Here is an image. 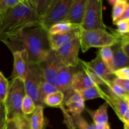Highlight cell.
<instances>
[{
  "instance_id": "1",
  "label": "cell",
  "mask_w": 129,
  "mask_h": 129,
  "mask_svg": "<svg viewBox=\"0 0 129 129\" xmlns=\"http://www.w3.org/2000/svg\"><path fill=\"white\" fill-rule=\"evenodd\" d=\"M51 0H21L2 14L0 18V42L4 43L26 28L39 26Z\"/></svg>"
},
{
  "instance_id": "2",
  "label": "cell",
  "mask_w": 129,
  "mask_h": 129,
  "mask_svg": "<svg viewBox=\"0 0 129 129\" xmlns=\"http://www.w3.org/2000/svg\"><path fill=\"white\" fill-rule=\"evenodd\" d=\"M4 44L11 53L26 50L29 65H40L44 62L51 50L48 31L40 26L26 28Z\"/></svg>"
},
{
  "instance_id": "3",
  "label": "cell",
  "mask_w": 129,
  "mask_h": 129,
  "mask_svg": "<svg viewBox=\"0 0 129 129\" xmlns=\"http://www.w3.org/2000/svg\"><path fill=\"white\" fill-rule=\"evenodd\" d=\"M81 50L86 52L91 48L112 47L121 40L116 32L110 33L107 30H84L80 28L79 35Z\"/></svg>"
},
{
  "instance_id": "4",
  "label": "cell",
  "mask_w": 129,
  "mask_h": 129,
  "mask_svg": "<svg viewBox=\"0 0 129 129\" xmlns=\"http://www.w3.org/2000/svg\"><path fill=\"white\" fill-rule=\"evenodd\" d=\"M26 96L24 81L19 78L9 81V89L5 102L7 120H13L23 114V101Z\"/></svg>"
},
{
  "instance_id": "5",
  "label": "cell",
  "mask_w": 129,
  "mask_h": 129,
  "mask_svg": "<svg viewBox=\"0 0 129 129\" xmlns=\"http://www.w3.org/2000/svg\"><path fill=\"white\" fill-rule=\"evenodd\" d=\"M73 0H51L47 11L39 21V26L47 30L67 17Z\"/></svg>"
},
{
  "instance_id": "6",
  "label": "cell",
  "mask_w": 129,
  "mask_h": 129,
  "mask_svg": "<svg viewBox=\"0 0 129 129\" xmlns=\"http://www.w3.org/2000/svg\"><path fill=\"white\" fill-rule=\"evenodd\" d=\"M80 28L84 30H107L103 19L102 0H86L84 17Z\"/></svg>"
},
{
  "instance_id": "7",
  "label": "cell",
  "mask_w": 129,
  "mask_h": 129,
  "mask_svg": "<svg viewBox=\"0 0 129 129\" xmlns=\"http://www.w3.org/2000/svg\"><path fill=\"white\" fill-rule=\"evenodd\" d=\"M79 64L83 69L88 71L98 79L100 86H104L106 82L113 81L116 78L113 73L105 64L98 53L96 57L89 62L79 59Z\"/></svg>"
},
{
  "instance_id": "8",
  "label": "cell",
  "mask_w": 129,
  "mask_h": 129,
  "mask_svg": "<svg viewBox=\"0 0 129 129\" xmlns=\"http://www.w3.org/2000/svg\"><path fill=\"white\" fill-rule=\"evenodd\" d=\"M40 65H29L28 73L24 81L26 94L31 98L36 106H44L39 100V89L44 81Z\"/></svg>"
},
{
  "instance_id": "9",
  "label": "cell",
  "mask_w": 129,
  "mask_h": 129,
  "mask_svg": "<svg viewBox=\"0 0 129 129\" xmlns=\"http://www.w3.org/2000/svg\"><path fill=\"white\" fill-rule=\"evenodd\" d=\"M81 49L79 37L55 50L62 64L68 67L76 68L79 64V52Z\"/></svg>"
},
{
  "instance_id": "10",
  "label": "cell",
  "mask_w": 129,
  "mask_h": 129,
  "mask_svg": "<svg viewBox=\"0 0 129 129\" xmlns=\"http://www.w3.org/2000/svg\"><path fill=\"white\" fill-rule=\"evenodd\" d=\"M78 67L72 68L62 65L59 69L57 76V88L62 92L64 95V103L69 97L74 93L72 89L74 74L79 69Z\"/></svg>"
},
{
  "instance_id": "11",
  "label": "cell",
  "mask_w": 129,
  "mask_h": 129,
  "mask_svg": "<svg viewBox=\"0 0 129 129\" xmlns=\"http://www.w3.org/2000/svg\"><path fill=\"white\" fill-rule=\"evenodd\" d=\"M62 65L55 50L51 49L46 60L40 64L44 81L56 87L57 76Z\"/></svg>"
},
{
  "instance_id": "12",
  "label": "cell",
  "mask_w": 129,
  "mask_h": 129,
  "mask_svg": "<svg viewBox=\"0 0 129 129\" xmlns=\"http://www.w3.org/2000/svg\"><path fill=\"white\" fill-rule=\"evenodd\" d=\"M13 57V68L10 79L19 78L23 81L26 79L28 73V54L26 50L12 52Z\"/></svg>"
},
{
  "instance_id": "13",
  "label": "cell",
  "mask_w": 129,
  "mask_h": 129,
  "mask_svg": "<svg viewBox=\"0 0 129 129\" xmlns=\"http://www.w3.org/2000/svg\"><path fill=\"white\" fill-rule=\"evenodd\" d=\"M100 93L102 99L105 101L108 106H110L113 108L119 119L122 121L123 116L128 110V102L116 95L106 86L105 89L100 86Z\"/></svg>"
},
{
  "instance_id": "14",
  "label": "cell",
  "mask_w": 129,
  "mask_h": 129,
  "mask_svg": "<svg viewBox=\"0 0 129 129\" xmlns=\"http://www.w3.org/2000/svg\"><path fill=\"white\" fill-rule=\"evenodd\" d=\"M94 86H100L98 79L86 69L79 70L74 74L72 89L74 93H78Z\"/></svg>"
},
{
  "instance_id": "15",
  "label": "cell",
  "mask_w": 129,
  "mask_h": 129,
  "mask_svg": "<svg viewBox=\"0 0 129 129\" xmlns=\"http://www.w3.org/2000/svg\"><path fill=\"white\" fill-rule=\"evenodd\" d=\"M86 0H73L67 17L63 22L80 27L83 22Z\"/></svg>"
},
{
  "instance_id": "16",
  "label": "cell",
  "mask_w": 129,
  "mask_h": 129,
  "mask_svg": "<svg viewBox=\"0 0 129 129\" xmlns=\"http://www.w3.org/2000/svg\"><path fill=\"white\" fill-rule=\"evenodd\" d=\"M79 30L80 28L74 29L69 32L64 33V34H55V35L49 34V41L52 50H57L60 47L79 37Z\"/></svg>"
},
{
  "instance_id": "17",
  "label": "cell",
  "mask_w": 129,
  "mask_h": 129,
  "mask_svg": "<svg viewBox=\"0 0 129 129\" xmlns=\"http://www.w3.org/2000/svg\"><path fill=\"white\" fill-rule=\"evenodd\" d=\"M113 51V72L123 68H129V56L122 50L121 40L116 45L112 47Z\"/></svg>"
},
{
  "instance_id": "18",
  "label": "cell",
  "mask_w": 129,
  "mask_h": 129,
  "mask_svg": "<svg viewBox=\"0 0 129 129\" xmlns=\"http://www.w3.org/2000/svg\"><path fill=\"white\" fill-rule=\"evenodd\" d=\"M67 111L71 115L81 114L85 108L84 101L78 93H74L64 103Z\"/></svg>"
},
{
  "instance_id": "19",
  "label": "cell",
  "mask_w": 129,
  "mask_h": 129,
  "mask_svg": "<svg viewBox=\"0 0 129 129\" xmlns=\"http://www.w3.org/2000/svg\"><path fill=\"white\" fill-rule=\"evenodd\" d=\"M44 108V107L42 106H36L34 112L28 115L30 125L32 129H44L45 125Z\"/></svg>"
},
{
  "instance_id": "20",
  "label": "cell",
  "mask_w": 129,
  "mask_h": 129,
  "mask_svg": "<svg viewBox=\"0 0 129 129\" xmlns=\"http://www.w3.org/2000/svg\"><path fill=\"white\" fill-rule=\"evenodd\" d=\"M108 107V105L105 102L96 110H87V112L91 117L93 122L97 123H108V115L107 112Z\"/></svg>"
},
{
  "instance_id": "21",
  "label": "cell",
  "mask_w": 129,
  "mask_h": 129,
  "mask_svg": "<svg viewBox=\"0 0 129 129\" xmlns=\"http://www.w3.org/2000/svg\"><path fill=\"white\" fill-rule=\"evenodd\" d=\"M108 3L113 6L112 17L114 23L125 11L129 2L127 0H109Z\"/></svg>"
},
{
  "instance_id": "22",
  "label": "cell",
  "mask_w": 129,
  "mask_h": 129,
  "mask_svg": "<svg viewBox=\"0 0 129 129\" xmlns=\"http://www.w3.org/2000/svg\"><path fill=\"white\" fill-rule=\"evenodd\" d=\"M64 95L62 92L60 91L49 94L44 100V105L50 107L59 108L60 106L64 104Z\"/></svg>"
},
{
  "instance_id": "23",
  "label": "cell",
  "mask_w": 129,
  "mask_h": 129,
  "mask_svg": "<svg viewBox=\"0 0 129 129\" xmlns=\"http://www.w3.org/2000/svg\"><path fill=\"white\" fill-rule=\"evenodd\" d=\"M79 26L73 25L72 24L66 22H60L55 24L52 26L48 30V33L50 35H55V34H64V33L69 32L74 29L79 28Z\"/></svg>"
},
{
  "instance_id": "24",
  "label": "cell",
  "mask_w": 129,
  "mask_h": 129,
  "mask_svg": "<svg viewBox=\"0 0 129 129\" xmlns=\"http://www.w3.org/2000/svg\"><path fill=\"white\" fill-rule=\"evenodd\" d=\"M58 89L53 86L52 84H50V83H47L45 81H43L42 83H41L40 86V89H39V100H40V103L43 106H45L44 105V100H45V97L49 94H52L53 93L57 91Z\"/></svg>"
},
{
  "instance_id": "25",
  "label": "cell",
  "mask_w": 129,
  "mask_h": 129,
  "mask_svg": "<svg viewBox=\"0 0 129 129\" xmlns=\"http://www.w3.org/2000/svg\"><path fill=\"white\" fill-rule=\"evenodd\" d=\"M98 54L102 57V60L104 62L108 69L113 73V51H112V47H104L100 48L98 51Z\"/></svg>"
},
{
  "instance_id": "26",
  "label": "cell",
  "mask_w": 129,
  "mask_h": 129,
  "mask_svg": "<svg viewBox=\"0 0 129 129\" xmlns=\"http://www.w3.org/2000/svg\"><path fill=\"white\" fill-rule=\"evenodd\" d=\"M77 93H78L81 96L84 102L86 100L94 99V98H102L100 86H94Z\"/></svg>"
},
{
  "instance_id": "27",
  "label": "cell",
  "mask_w": 129,
  "mask_h": 129,
  "mask_svg": "<svg viewBox=\"0 0 129 129\" xmlns=\"http://www.w3.org/2000/svg\"><path fill=\"white\" fill-rule=\"evenodd\" d=\"M9 89V81L0 71V104H5Z\"/></svg>"
},
{
  "instance_id": "28",
  "label": "cell",
  "mask_w": 129,
  "mask_h": 129,
  "mask_svg": "<svg viewBox=\"0 0 129 129\" xmlns=\"http://www.w3.org/2000/svg\"><path fill=\"white\" fill-rule=\"evenodd\" d=\"M71 117L76 129H93V126L84 119L81 114L71 115Z\"/></svg>"
},
{
  "instance_id": "29",
  "label": "cell",
  "mask_w": 129,
  "mask_h": 129,
  "mask_svg": "<svg viewBox=\"0 0 129 129\" xmlns=\"http://www.w3.org/2000/svg\"><path fill=\"white\" fill-rule=\"evenodd\" d=\"M35 108H36V105L34 103V101L31 100L30 97L26 94L23 101L22 107H21L23 114L30 115L34 112Z\"/></svg>"
},
{
  "instance_id": "30",
  "label": "cell",
  "mask_w": 129,
  "mask_h": 129,
  "mask_svg": "<svg viewBox=\"0 0 129 129\" xmlns=\"http://www.w3.org/2000/svg\"><path fill=\"white\" fill-rule=\"evenodd\" d=\"M103 86H106L110 89L114 94L118 96L121 97V98H123V99L126 100L127 97L129 96V93H127L125 91L123 90L121 87L115 84L113 81H109V82H106L105 83V85Z\"/></svg>"
},
{
  "instance_id": "31",
  "label": "cell",
  "mask_w": 129,
  "mask_h": 129,
  "mask_svg": "<svg viewBox=\"0 0 129 129\" xmlns=\"http://www.w3.org/2000/svg\"><path fill=\"white\" fill-rule=\"evenodd\" d=\"M13 120L15 122L18 129H32L30 125L28 115L22 114Z\"/></svg>"
},
{
  "instance_id": "32",
  "label": "cell",
  "mask_w": 129,
  "mask_h": 129,
  "mask_svg": "<svg viewBox=\"0 0 129 129\" xmlns=\"http://www.w3.org/2000/svg\"><path fill=\"white\" fill-rule=\"evenodd\" d=\"M62 111L63 116H64V123L68 129H76L74 126V122H73V118H72L71 115L69 114V112L67 111L65 106L64 104L59 107Z\"/></svg>"
},
{
  "instance_id": "33",
  "label": "cell",
  "mask_w": 129,
  "mask_h": 129,
  "mask_svg": "<svg viewBox=\"0 0 129 129\" xmlns=\"http://www.w3.org/2000/svg\"><path fill=\"white\" fill-rule=\"evenodd\" d=\"M21 0H0V12L1 15L5 13L10 9L15 7Z\"/></svg>"
},
{
  "instance_id": "34",
  "label": "cell",
  "mask_w": 129,
  "mask_h": 129,
  "mask_svg": "<svg viewBox=\"0 0 129 129\" xmlns=\"http://www.w3.org/2000/svg\"><path fill=\"white\" fill-rule=\"evenodd\" d=\"M117 25V34L123 36L129 34V20H122L115 24Z\"/></svg>"
},
{
  "instance_id": "35",
  "label": "cell",
  "mask_w": 129,
  "mask_h": 129,
  "mask_svg": "<svg viewBox=\"0 0 129 129\" xmlns=\"http://www.w3.org/2000/svg\"><path fill=\"white\" fill-rule=\"evenodd\" d=\"M113 74L117 78L125 80H129V68H123L116 70Z\"/></svg>"
},
{
  "instance_id": "36",
  "label": "cell",
  "mask_w": 129,
  "mask_h": 129,
  "mask_svg": "<svg viewBox=\"0 0 129 129\" xmlns=\"http://www.w3.org/2000/svg\"><path fill=\"white\" fill-rule=\"evenodd\" d=\"M113 83L119 86L127 93H129V80H125V79H120L116 78L113 81Z\"/></svg>"
},
{
  "instance_id": "37",
  "label": "cell",
  "mask_w": 129,
  "mask_h": 129,
  "mask_svg": "<svg viewBox=\"0 0 129 129\" xmlns=\"http://www.w3.org/2000/svg\"><path fill=\"white\" fill-rule=\"evenodd\" d=\"M121 46L123 52L129 56V40L121 39Z\"/></svg>"
},
{
  "instance_id": "38",
  "label": "cell",
  "mask_w": 129,
  "mask_h": 129,
  "mask_svg": "<svg viewBox=\"0 0 129 129\" xmlns=\"http://www.w3.org/2000/svg\"><path fill=\"white\" fill-rule=\"evenodd\" d=\"M93 129H111L110 126L108 123H97L93 122L91 125Z\"/></svg>"
},
{
  "instance_id": "39",
  "label": "cell",
  "mask_w": 129,
  "mask_h": 129,
  "mask_svg": "<svg viewBox=\"0 0 129 129\" xmlns=\"http://www.w3.org/2000/svg\"><path fill=\"white\" fill-rule=\"evenodd\" d=\"M129 20V4L128 5V6H127V8H126L125 11L124 13L122 14V16H121L118 20H116L115 22L113 24L115 25V24L117 23V22H118V21H122V20Z\"/></svg>"
},
{
  "instance_id": "40",
  "label": "cell",
  "mask_w": 129,
  "mask_h": 129,
  "mask_svg": "<svg viewBox=\"0 0 129 129\" xmlns=\"http://www.w3.org/2000/svg\"><path fill=\"white\" fill-rule=\"evenodd\" d=\"M6 129H18V128L13 120H10L8 121L7 128Z\"/></svg>"
},
{
  "instance_id": "41",
  "label": "cell",
  "mask_w": 129,
  "mask_h": 129,
  "mask_svg": "<svg viewBox=\"0 0 129 129\" xmlns=\"http://www.w3.org/2000/svg\"><path fill=\"white\" fill-rule=\"evenodd\" d=\"M124 129H129V124H124Z\"/></svg>"
},
{
  "instance_id": "42",
  "label": "cell",
  "mask_w": 129,
  "mask_h": 129,
  "mask_svg": "<svg viewBox=\"0 0 129 129\" xmlns=\"http://www.w3.org/2000/svg\"><path fill=\"white\" fill-rule=\"evenodd\" d=\"M120 37H124V38H129V34L126 35H123V36H120Z\"/></svg>"
},
{
  "instance_id": "43",
  "label": "cell",
  "mask_w": 129,
  "mask_h": 129,
  "mask_svg": "<svg viewBox=\"0 0 129 129\" xmlns=\"http://www.w3.org/2000/svg\"><path fill=\"white\" fill-rule=\"evenodd\" d=\"M120 38L122 39H124V40H129V38H124V37H120Z\"/></svg>"
},
{
  "instance_id": "44",
  "label": "cell",
  "mask_w": 129,
  "mask_h": 129,
  "mask_svg": "<svg viewBox=\"0 0 129 129\" xmlns=\"http://www.w3.org/2000/svg\"><path fill=\"white\" fill-rule=\"evenodd\" d=\"M126 100H127L128 102H129V96H128V97H127V99H126Z\"/></svg>"
},
{
  "instance_id": "45",
  "label": "cell",
  "mask_w": 129,
  "mask_h": 129,
  "mask_svg": "<svg viewBox=\"0 0 129 129\" xmlns=\"http://www.w3.org/2000/svg\"><path fill=\"white\" fill-rule=\"evenodd\" d=\"M1 12H0V18H1Z\"/></svg>"
},
{
  "instance_id": "46",
  "label": "cell",
  "mask_w": 129,
  "mask_h": 129,
  "mask_svg": "<svg viewBox=\"0 0 129 129\" xmlns=\"http://www.w3.org/2000/svg\"><path fill=\"white\" fill-rule=\"evenodd\" d=\"M128 109H129V102H128Z\"/></svg>"
},
{
  "instance_id": "47",
  "label": "cell",
  "mask_w": 129,
  "mask_h": 129,
  "mask_svg": "<svg viewBox=\"0 0 129 129\" xmlns=\"http://www.w3.org/2000/svg\"><path fill=\"white\" fill-rule=\"evenodd\" d=\"M6 128H7V126H6V128H4V129H6Z\"/></svg>"
}]
</instances>
